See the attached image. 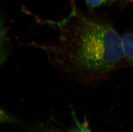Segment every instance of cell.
<instances>
[{
    "instance_id": "6",
    "label": "cell",
    "mask_w": 133,
    "mask_h": 132,
    "mask_svg": "<svg viewBox=\"0 0 133 132\" xmlns=\"http://www.w3.org/2000/svg\"><path fill=\"white\" fill-rule=\"evenodd\" d=\"M122 1L124 4H125L129 2V1H132V0H122Z\"/></svg>"
},
{
    "instance_id": "2",
    "label": "cell",
    "mask_w": 133,
    "mask_h": 132,
    "mask_svg": "<svg viewBox=\"0 0 133 132\" xmlns=\"http://www.w3.org/2000/svg\"><path fill=\"white\" fill-rule=\"evenodd\" d=\"M1 64L6 62L10 54V45L6 28L4 21L1 23Z\"/></svg>"
},
{
    "instance_id": "4",
    "label": "cell",
    "mask_w": 133,
    "mask_h": 132,
    "mask_svg": "<svg viewBox=\"0 0 133 132\" xmlns=\"http://www.w3.org/2000/svg\"><path fill=\"white\" fill-rule=\"evenodd\" d=\"M87 7L90 10H92L102 5L109 4L113 2L115 0H85Z\"/></svg>"
},
{
    "instance_id": "1",
    "label": "cell",
    "mask_w": 133,
    "mask_h": 132,
    "mask_svg": "<svg viewBox=\"0 0 133 132\" xmlns=\"http://www.w3.org/2000/svg\"><path fill=\"white\" fill-rule=\"evenodd\" d=\"M57 25L53 42L31 45L45 52L64 76L78 82L99 77L114 70L124 58L121 38L109 23L75 10Z\"/></svg>"
},
{
    "instance_id": "5",
    "label": "cell",
    "mask_w": 133,
    "mask_h": 132,
    "mask_svg": "<svg viewBox=\"0 0 133 132\" xmlns=\"http://www.w3.org/2000/svg\"><path fill=\"white\" fill-rule=\"evenodd\" d=\"M74 118L76 125V128L74 132H91L88 128L86 122H80L75 115H74Z\"/></svg>"
},
{
    "instance_id": "3",
    "label": "cell",
    "mask_w": 133,
    "mask_h": 132,
    "mask_svg": "<svg viewBox=\"0 0 133 132\" xmlns=\"http://www.w3.org/2000/svg\"><path fill=\"white\" fill-rule=\"evenodd\" d=\"M121 42L124 59L130 66L133 67V28L122 36Z\"/></svg>"
},
{
    "instance_id": "7",
    "label": "cell",
    "mask_w": 133,
    "mask_h": 132,
    "mask_svg": "<svg viewBox=\"0 0 133 132\" xmlns=\"http://www.w3.org/2000/svg\"><path fill=\"white\" fill-rule=\"evenodd\" d=\"M72 1H73V0H72Z\"/></svg>"
}]
</instances>
